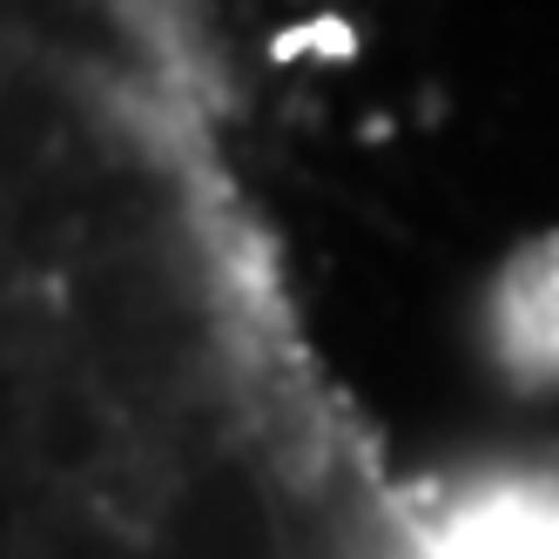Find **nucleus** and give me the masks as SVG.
I'll return each instance as SVG.
<instances>
[{
  "mask_svg": "<svg viewBox=\"0 0 559 559\" xmlns=\"http://www.w3.org/2000/svg\"><path fill=\"white\" fill-rule=\"evenodd\" d=\"M378 559H438V552H431V546H418V533H412V526H397V533L384 539V552H378Z\"/></svg>",
  "mask_w": 559,
  "mask_h": 559,
  "instance_id": "obj_1",
  "label": "nucleus"
}]
</instances>
